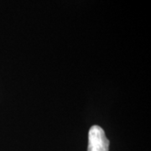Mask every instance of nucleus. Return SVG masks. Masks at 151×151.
Here are the masks:
<instances>
[{"mask_svg": "<svg viewBox=\"0 0 151 151\" xmlns=\"http://www.w3.org/2000/svg\"><path fill=\"white\" fill-rule=\"evenodd\" d=\"M109 140L104 130L97 125L91 127L88 134L87 151H108Z\"/></svg>", "mask_w": 151, "mask_h": 151, "instance_id": "nucleus-1", "label": "nucleus"}]
</instances>
